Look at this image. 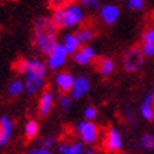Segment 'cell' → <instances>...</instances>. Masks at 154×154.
I'll return each instance as SVG.
<instances>
[{
  "label": "cell",
  "mask_w": 154,
  "mask_h": 154,
  "mask_svg": "<svg viewBox=\"0 0 154 154\" xmlns=\"http://www.w3.org/2000/svg\"><path fill=\"white\" fill-rule=\"evenodd\" d=\"M58 28L52 21L51 16H41L33 24V47L42 55L48 52L58 44Z\"/></svg>",
  "instance_id": "6da1fadb"
},
{
  "label": "cell",
  "mask_w": 154,
  "mask_h": 154,
  "mask_svg": "<svg viewBox=\"0 0 154 154\" xmlns=\"http://www.w3.org/2000/svg\"><path fill=\"white\" fill-rule=\"evenodd\" d=\"M51 19L58 30H72V28H79L81 26H84L86 20V13L78 2L76 3L71 2L69 5L54 10Z\"/></svg>",
  "instance_id": "7a4b0ae2"
},
{
  "label": "cell",
  "mask_w": 154,
  "mask_h": 154,
  "mask_svg": "<svg viewBox=\"0 0 154 154\" xmlns=\"http://www.w3.org/2000/svg\"><path fill=\"white\" fill-rule=\"evenodd\" d=\"M13 69L23 76L27 74H34L47 78L48 75V68L45 65V61L40 60V58H19L17 61H14Z\"/></svg>",
  "instance_id": "3957f363"
},
{
  "label": "cell",
  "mask_w": 154,
  "mask_h": 154,
  "mask_svg": "<svg viewBox=\"0 0 154 154\" xmlns=\"http://www.w3.org/2000/svg\"><path fill=\"white\" fill-rule=\"evenodd\" d=\"M146 57L141 51L140 45H131L123 52L122 55V68L129 72V74H136L144 66Z\"/></svg>",
  "instance_id": "277c9868"
},
{
  "label": "cell",
  "mask_w": 154,
  "mask_h": 154,
  "mask_svg": "<svg viewBox=\"0 0 154 154\" xmlns=\"http://www.w3.org/2000/svg\"><path fill=\"white\" fill-rule=\"evenodd\" d=\"M75 134L78 136V140L85 146H94L99 140L100 129L95 122L79 120L75 125Z\"/></svg>",
  "instance_id": "5b68a950"
},
{
  "label": "cell",
  "mask_w": 154,
  "mask_h": 154,
  "mask_svg": "<svg viewBox=\"0 0 154 154\" xmlns=\"http://www.w3.org/2000/svg\"><path fill=\"white\" fill-rule=\"evenodd\" d=\"M102 146L106 153L110 154H119L125 149V140H123V134L116 126H109L105 130L103 134Z\"/></svg>",
  "instance_id": "8992f818"
},
{
  "label": "cell",
  "mask_w": 154,
  "mask_h": 154,
  "mask_svg": "<svg viewBox=\"0 0 154 154\" xmlns=\"http://www.w3.org/2000/svg\"><path fill=\"white\" fill-rule=\"evenodd\" d=\"M66 61H68V54L64 51L62 45L58 42V44H55V47L48 52V55L45 57V65H47L48 71L58 72L65 66Z\"/></svg>",
  "instance_id": "52a82bcc"
},
{
  "label": "cell",
  "mask_w": 154,
  "mask_h": 154,
  "mask_svg": "<svg viewBox=\"0 0 154 154\" xmlns=\"http://www.w3.org/2000/svg\"><path fill=\"white\" fill-rule=\"evenodd\" d=\"M55 106V94L50 88H45L38 95L37 102V113L40 117H48L54 110Z\"/></svg>",
  "instance_id": "ba28073f"
},
{
  "label": "cell",
  "mask_w": 154,
  "mask_h": 154,
  "mask_svg": "<svg viewBox=\"0 0 154 154\" xmlns=\"http://www.w3.org/2000/svg\"><path fill=\"white\" fill-rule=\"evenodd\" d=\"M45 76L41 75H34L27 74L24 75L23 82H24V92L28 96H34V95H40L42 89H45Z\"/></svg>",
  "instance_id": "9c48e42d"
},
{
  "label": "cell",
  "mask_w": 154,
  "mask_h": 154,
  "mask_svg": "<svg viewBox=\"0 0 154 154\" xmlns=\"http://www.w3.org/2000/svg\"><path fill=\"white\" fill-rule=\"evenodd\" d=\"M74 81L75 76L71 71L61 69L58 72H55V75H54V86L60 94L69 95L71 89L74 86Z\"/></svg>",
  "instance_id": "30bf717a"
},
{
  "label": "cell",
  "mask_w": 154,
  "mask_h": 154,
  "mask_svg": "<svg viewBox=\"0 0 154 154\" xmlns=\"http://www.w3.org/2000/svg\"><path fill=\"white\" fill-rule=\"evenodd\" d=\"M72 58H74V62L76 64V65L89 66L96 61V58H98V52H96V50H95L92 45L86 44V45H82L78 51L75 52L74 55H72Z\"/></svg>",
  "instance_id": "8fae6325"
},
{
  "label": "cell",
  "mask_w": 154,
  "mask_h": 154,
  "mask_svg": "<svg viewBox=\"0 0 154 154\" xmlns=\"http://www.w3.org/2000/svg\"><path fill=\"white\" fill-rule=\"evenodd\" d=\"M120 17V9L115 3H106L102 5L99 9V19L105 26H113L117 23V20Z\"/></svg>",
  "instance_id": "7c38bea8"
},
{
  "label": "cell",
  "mask_w": 154,
  "mask_h": 154,
  "mask_svg": "<svg viewBox=\"0 0 154 154\" xmlns=\"http://www.w3.org/2000/svg\"><path fill=\"white\" fill-rule=\"evenodd\" d=\"M91 91V79L85 75H78L75 76L74 86L71 89L69 96L72 98V100H79Z\"/></svg>",
  "instance_id": "4fadbf2b"
},
{
  "label": "cell",
  "mask_w": 154,
  "mask_h": 154,
  "mask_svg": "<svg viewBox=\"0 0 154 154\" xmlns=\"http://www.w3.org/2000/svg\"><path fill=\"white\" fill-rule=\"evenodd\" d=\"M95 69L98 71V74L103 78H109L115 74L116 71V62L113 58H109V57H100V58H96L95 61Z\"/></svg>",
  "instance_id": "5bb4252c"
},
{
  "label": "cell",
  "mask_w": 154,
  "mask_h": 154,
  "mask_svg": "<svg viewBox=\"0 0 154 154\" xmlns=\"http://www.w3.org/2000/svg\"><path fill=\"white\" fill-rule=\"evenodd\" d=\"M85 144L79 140H65L57 144L58 154H84Z\"/></svg>",
  "instance_id": "9a60e30c"
},
{
  "label": "cell",
  "mask_w": 154,
  "mask_h": 154,
  "mask_svg": "<svg viewBox=\"0 0 154 154\" xmlns=\"http://www.w3.org/2000/svg\"><path fill=\"white\" fill-rule=\"evenodd\" d=\"M0 127H2V131H3V140H2V144L0 147H5L10 143L11 137L14 134V129H16V125H14L13 119L7 115H2L0 116Z\"/></svg>",
  "instance_id": "2e32d148"
},
{
  "label": "cell",
  "mask_w": 154,
  "mask_h": 154,
  "mask_svg": "<svg viewBox=\"0 0 154 154\" xmlns=\"http://www.w3.org/2000/svg\"><path fill=\"white\" fill-rule=\"evenodd\" d=\"M60 44L62 45L64 51L68 54V57L74 55L75 52H76L81 47H82V44H81V41L78 40V37H76V34H75V33H66V34H64V37H62V40L60 41Z\"/></svg>",
  "instance_id": "e0dca14e"
},
{
  "label": "cell",
  "mask_w": 154,
  "mask_h": 154,
  "mask_svg": "<svg viewBox=\"0 0 154 154\" xmlns=\"http://www.w3.org/2000/svg\"><path fill=\"white\" fill-rule=\"evenodd\" d=\"M139 113L140 116L144 119L146 122H153L154 120V102L151 95L147 94L143 98L140 103V107H139Z\"/></svg>",
  "instance_id": "ac0fdd59"
},
{
  "label": "cell",
  "mask_w": 154,
  "mask_h": 154,
  "mask_svg": "<svg viewBox=\"0 0 154 154\" xmlns=\"http://www.w3.org/2000/svg\"><path fill=\"white\" fill-rule=\"evenodd\" d=\"M75 34H76L78 40L81 41V44H82V45H86V44H89V42L96 37V30H95V27L91 26V24H84V26H81L79 28H76Z\"/></svg>",
  "instance_id": "d6986e66"
},
{
  "label": "cell",
  "mask_w": 154,
  "mask_h": 154,
  "mask_svg": "<svg viewBox=\"0 0 154 154\" xmlns=\"http://www.w3.org/2000/svg\"><path fill=\"white\" fill-rule=\"evenodd\" d=\"M40 133V123L35 119H28L24 125V137L27 141H33L37 139Z\"/></svg>",
  "instance_id": "ffe728a7"
},
{
  "label": "cell",
  "mask_w": 154,
  "mask_h": 154,
  "mask_svg": "<svg viewBox=\"0 0 154 154\" xmlns=\"http://www.w3.org/2000/svg\"><path fill=\"white\" fill-rule=\"evenodd\" d=\"M24 94V82L21 78H14L7 85V95L10 98H19Z\"/></svg>",
  "instance_id": "44dd1931"
},
{
  "label": "cell",
  "mask_w": 154,
  "mask_h": 154,
  "mask_svg": "<svg viewBox=\"0 0 154 154\" xmlns=\"http://www.w3.org/2000/svg\"><path fill=\"white\" fill-rule=\"evenodd\" d=\"M139 146L146 151H154V134L153 133H143L139 137Z\"/></svg>",
  "instance_id": "7402d4cb"
},
{
  "label": "cell",
  "mask_w": 154,
  "mask_h": 154,
  "mask_svg": "<svg viewBox=\"0 0 154 154\" xmlns=\"http://www.w3.org/2000/svg\"><path fill=\"white\" fill-rule=\"evenodd\" d=\"M57 103L60 109L62 110L64 113H68L72 109V105H74V100L71 98L69 95H65V94H60L58 95V99H57Z\"/></svg>",
  "instance_id": "603a6c76"
},
{
  "label": "cell",
  "mask_w": 154,
  "mask_h": 154,
  "mask_svg": "<svg viewBox=\"0 0 154 154\" xmlns=\"http://www.w3.org/2000/svg\"><path fill=\"white\" fill-rule=\"evenodd\" d=\"M57 144H58V141H57V139L54 137V136L51 134H47V136H44V137H41L40 139V141H38V144L40 147H42V149H45V150H51L54 147H57Z\"/></svg>",
  "instance_id": "cb8c5ba5"
},
{
  "label": "cell",
  "mask_w": 154,
  "mask_h": 154,
  "mask_svg": "<svg viewBox=\"0 0 154 154\" xmlns=\"http://www.w3.org/2000/svg\"><path fill=\"white\" fill-rule=\"evenodd\" d=\"M125 3L131 11H143L146 7V0H126Z\"/></svg>",
  "instance_id": "d4e9b609"
},
{
  "label": "cell",
  "mask_w": 154,
  "mask_h": 154,
  "mask_svg": "<svg viewBox=\"0 0 154 154\" xmlns=\"http://www.w3.org/2000/svg\"><path fill=\"white\" fill-rule=\"evenodd\" d=\"M84 10H99L102 7V2L100 0H78Z\"/></svg>",
  "instance_id": "484cf974"
},
{
  "label": "cell",
  "mask_w": 154,
  "mask_h": 154,
  "mask_svg": "<svg viewBox=\"0 0 154 154\" xmlns=\"http://www.w3.org/2000/svg\"><path fill=\"white\" fill-rule=\"evenodd\" d=\"M141 42H147V44H154V24L147 26L144 31L141 34Z\"/></svg>",
  "instance_id": "4316f807"
},
{
  "label": "cell",
  "mask_w": 154,
  "mask_h": 154,
  "mask_svg": "<svg viewBox=\"0 0 154 154\" xmlns=\"http://www.w3.org/2000/svg\"><path fill=\"white\" fill-rule=\"evenodd\" d=\"M96 117H98V109H96V106H94V105H88V106H85V109H84V120L94 122Z\"/></svg>",
  "instance_id": "83f0119b"
},
{
  "label": "cell",
  "mask_w": 154,
  "mask_h": 154,
  "mask_svg": "<svg viewBox=\"0 0 154 154\" xmlns=\"http://www.w3.org/2000/svg\"><path fill=\"white\" fill-rule=\"evenodd\" d=\"M140 48L146 58H154V44H147V42H141Z\"/></svg>",
  "instance_id": "f1b7e54d"
},
{
  "label": "cell",
  "mask_w": 154,
  "mask_h": 154,
  "mask_svg": "<svg viewBox=\"0 0 154 154\" xmlns=\"http://www.w3.org/2000/svg\"><path fill=\"white\" fill-rule=\"evenodd\" d=\"M72 0H48V5L51 7L52 10H58L61 7H64V6L69 5Z\"/></svg>",
  "instance_id": "f546056e"
},
{
  "label": "cell",
  "mask_w": 154,
  "mask_h": 154,
  "mask_svg": "<svg viewBox=\"0 0 154 154\" xmlns=\"http://www.w3.org/2000/svg\"><path fill=\"white\" fill-rule=\"evenodd\" d=\"M123 119L125 122L127 123H136V116H134V112L131 110V109H125V112H123Z\"/></svg>",
  "instance_id": "4dcf8cb0"
},
{
  "label": "cell",
  "mask_w": 154,
  "mask_h": 154,
  "mask_svg": "<svg viewBox=\"0 0 154 154\" xmlns=\"http://www.w3.org/2000/svg\"><path fill=\"white\" fill-rule=\"evenodd\" d=\"M27 154H54V153H52L51 150H45V149H42V147H40V146H35V147L28 150Z\"/></svg>",
  "instance_id": "1f68e13d"
},
{
  "label": "cell",
  "mask_w": 154,
  "mask_h": 154,
  "mask_svg": "<svg viewBox=\"0 0 154 154\" xmlns=\"http://www.w3.org/2000/svg\"><path fill=\"white\" fill-rule=\"evenodd\" d=\"M84 154H98V153H96L94 149H85Z\"/></svg>",
  "instance_id": "d6a6232c"
},
{
  "label": "cell",
  "mask_w": 154,
  "mask_h": 154,
  "mask_svg": "<svg viewBox=\"0 0 154 154\" xmlns=\"http://www.w3.org/2000/svg\"><path fill=\"white\" fill-rule=\"evenodd\" d=\"M2 140H3V131H2V127H0V144H2Z\"/></svg>",
  "instance_id": "836d02e7"
},
{
  "label": "cell",
  "mask_w": 154,
  "mask_h": 154,
  "mask_svg": "<svg viewBox=\"0 0 154 154\" xmlns=\"http://www.w3.org/2000/svg\"><path fill=\"white\" fill-rule=\"evenodd\" d=\"M150 95H151V98H153V102H154V86H153V91L150 92Z\"/></svg>",
  "instance_id": "e575fe53"
},
{
  "label": "cell",
  "mask_w": 154,
  "mask_h": 154,
  "mask_svg": "<svg viewBox=\"0 0 154 154\" xmlns=\"http://www.w3.org/2000/svg\"><path fill=\"white\" fill-rule=\"evenodd\" d=\"M120 2H126V0H120Z\"/></svg>",
  "instance_id": "d590c367"
},
{
  "label": "cell",
  "mask_w": 154,
  "mask_h": 154,
  "mask_svg": "<svg viewBox=\"0 0 154 154\" xmlns=\"http://www.w3.org/2000/svg\"><path fill=\"white\" fill-rule=\"evenodd\" d=\"M153 154H154V153H153Z\"/></svg>",
  "instance_id": "8d00e7d4"
}]
</instances>
